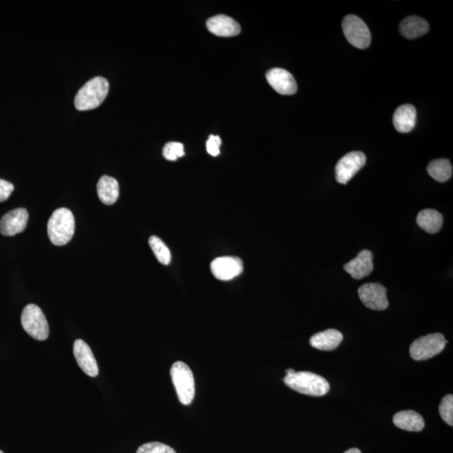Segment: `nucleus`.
Masks as SVG:
<instances>
[{
	"label": "nucleus",
	"mask_w": 453,
	"mask_h": 453,
	"mask_svg": "<svg viewBox=\"0 0 453 453\" xmlns=\"http://www.w3.org/2000/svg\"><path fill=\"white\" fill-rule=\"evenodd\" d=\"M393 422L398 428L408 432H421L425 428V421L419 413L414 411H402L393 417Z\"/></svg>",
	"instance_id": "18"
},
{
	"label": "nucleus",
	"mask_w": 453,
	"mask_h": 453,
	"mask_svg": "<svg viewBox=\"0 0 453 453\" xmlns=\"http://www.w3.org/2000/svg\"><path fill=\"white\" fill-rule=\"evenodd\" d=\"M358 292L360 300L368 309L375 311L388 309L389 301L384 285L379 283L364 284L359 288Z\"/></svg>",
	"instance_id": "9"
},
{
	"label": "nucleus",
	"mask_w": 453,
	"mask_h": 453,
	"mask_svg": "<svg viewBox=\"0 0 453 453\" xmlns=\"http://www.w3.org/2000/svg\"><path fill=\"white\" fill-rule=\"evenodd\" d=\"M439 413L442 419L447 425L453 426V397L452 395H447L443 397L439 406Z\"/></svg>",
	"instance_id": "24"
},
{
	"label": "nucleus",
	"mask_w": 453,
	"mask_h": 453,
	"mask_svg": "<svg viewBox=\"0 0 453 453\" xmlns=\"http://www.w3.org/2000/svg\"><path fill=\"white\" fill-rule=\"evenodd\" d=\"M399 32L403 37L413 39L423 36L429 30L428 22L419 16L412 15L399 24Z\"/></svg>",
	"instance_id": "20"
},
{
	"label": "nucleus",
	"mask_w": 453,
	"mask_h": 453,
	"mask_svg": "<svg viewBox=\"0 0 453 453\" xmlns=\"http://www.w3.org/2000/svg\"><path fill=\"white\" fill-rule=\"evenodd\" d=\"M373 253L368 249L362 250L358 256L344 266L345 271L352 278L361 280L371 274L373 270Z\"/></svg>",
	"instance_id": "15"
},
{
	"label": "nucleus",
	"mask_w": 453,
	"mask_h": 453,
	"mask_svg": "<svg viewBox=\"0 0 453 453\" xmlns=\"http://www.w3.org/2000/svg\"><path fill=\"white\" fill-rule=\"evenodd\" d=\"M170 376L179 402L184 406L191 404L195 397V381L190 368L182 361L175 362L170 368Z\"/></svg>",
	"instance_id": "4"
},
{
	"label": "nucleus",
	"mask_w": 453,
	"mask_h": 453,
	"mask_svg": "<svg viewBox=\"0 0 453 453\" xmlns=\"http://www.w3.org/2000/svg\"><path fill=\"white\" fill-rule=\"evenodd\" d=\"M447 341L442 333H432L421 337L412 342L410 347L411 357L416 361L428 360L441 354Z\"/></svg>",
	"instance_id": "6"
},
{
	"label": "nucleus",
	"mask_w": 453,
	"mask_h": 453,
	"mask_svg": "<svg viewBox=\"0 0 453 453\" xmlns=\"http://www.w3.org/2000/svg\"><path fill=\"white\" fill-rule=\"evenodd\" d=\"M347 42L359 49H366L371 43V34L364 21L354 15H347L342 23Z\"/></svg>",
	"instance_id": "7"
},
{
	"label": "nucleus",
	"mask_w": 453,
	"mask_h": 453,
	"mask_svg": "<svg viewBox=\"0 0 453 453\" xmlns=\"http://www.w3.org/2000/svg\"><path fill=\"white\" fill-rule=\"evenodd\" d=\"M97 191L101 201L105 205L116 204L120 196V186L116 179L103 175L97 184Z\"/></svg>",
	"instance_id": "19"
},
{
	"label": "nucleus",
	"mask_w": 453,
	"mask_h": 453,
	"mask_svg": "<svg viewBox=\"0 0 453 453\" xmlns=\"http://www.w3.org/2000/svg\"><path fill=\"white\" fill-rule=\"evenodd\" d=\"M73 354L76 359L79 367L82 371L92 378L99 376L98 363L96 361L94 354L90 347L82 340H77L74 342Z\"/></svg>",
	"instance_id": "13"
},
{
	"label": "nucleus",
	"mask_w": 453,
	"mask_h": 453,
	"mask_svg": "<svg viewBox=\"0 0 453 453\" xmlns=\"http://www.w3.org/2000/svg\"><path fill=\"white\" fill-rule=\"evenodd\" d=\"M28 211L25 209H16L4 214L0 221V232L4 236H15L20 234L27 226Z\"/></svg>",
	"instance_id": "11"
},
{
	"label": "nucleus",
	"mask_w": 453,
	"mask_h": 453,
	"mask_svg": "<svg viewBox=\"0 0 453 453\" xmlns=\"http://www.w3.org/2000/svg\"><path fill=\"white\" fill-rule=\"evenodd\" d=\"M290 389L310 397H323L329 392L330 385L325 378L311 372H294L284 378Z\"/></svg>",
	"instance_id": "1"
},
{
	"label": "nucleus",
	"mask_w": 453,
	"mask_h": 453,
	"mask_svg": "<svg viewBox=\"0 0 453 453\" xmlns=\"http://www.w3.org/2000/svg\"><path fill=\"white\" fill-rule=\"evenodd\" d=\"M222 140L218 135H210L208 142L206 143V151L212 156H218L220 154V147Z\"/></svg>",
	"instance_id": "27"
},
{
	"label": "nucleus",
	"mask_w": 453,
	"mask_h": 453,
	"mask_svg": "<svg viewBox=\"0 0 453 453\" xmlns=\"http://www.w3.org/2000/svg\"><path fill=\"white\" fill-rule=\"evenodd\" d=\"M344 453H362L359 448H351V449L347 450Z\"/></svg>",
	"instance_id": "29"
},
{
	"label": "nucleus",
	"mask_w": 453,
	"mask_h": 453,
	"mask_svg": "<svg viewBox=\"0 0 453 453\" xmlns=\"http://www.w3.org/2000/svg\"><path fill=\"white\" fill-rule=\"evenodd\" d=\"M109 83L106 78L95 77L86 82L75 97V107L79 111H87L100 106L108 94Z\"/></svg>",
	"instance_id": "2"
},
{
	"label": "nucleus",
	"mask_w": 453,
	"mask_h": 453,
	"mask_svg": "<svg viewBox=\"0 0 453 453\" xmlns=\"http://www.w3.org/2000/svg\"><path fill=\"white\" fill-rule=\"evenodd\" d=\"M244 265L241 259L235 256H224L215 259L211 263V271L215 278L220 280H230L241 275Z\"/></svg>",
	"instance_id": "10"
},
{
	"label": "nucleus",
	"mask_w": 453,
	"mask_h": 453,
	"mask_svg": "<svg viewBox=\"0 0 453 453\" xmlns=\"http://www.w3.org/2000/svg\"><path fill=\"white\" fill-rule=\"evenodd\" d=\"M162 155L168 161H177L185 156L183 144L178 142L167 143L162 151Z\"/></svg>",
	"instance_id": "25"
},
{
	"label": "nucleus",
	"mask_w": 453,
	"mask_h": 453,
	"mask_svg": "<svg viewBox=\"0 0 453 453\" xmlns=\"http://www.w3.org/2000/svg\"><path fill=\"white\" fill-rule=\"evenodd\" d=\"M14 185L6 180L0 179V202L6 201L14 191Z\"/></svg>",
	"instance_id": "28"
},
{
	"label": "nucleus",
	"mask_w": 453,
	"mask_h": 453,
	"mask_svg": "<svg viewBox=\"0 0 453 453\" xmlns=\"http://www.w3.org/2000/svg\"><path fill=\"white\" fill-rule=\"evenodd\" d=\"M393 123L395 130L399 133H409L416 126V108L411 104L399 107L394 113Z\"/></svg>",
	"instance_id": "17"
},
{
	"label": "nucleus",
	"mask_w": 453,
	"mask_h": 453,
	"mask_svg": "<svg viewBox=\"0 0 453 453\" xmlns=\"http://www.w3.org/2000/svg\"><path fill=\"white\" fill-rule=\"evenodd\" d=\"M416 223L422 230L428 234L434 235L441 230L443 217L437 210L424 209L418 213Z\"/></svg>",
	"instance_id": "21"
},
{
	"label": "nucleus",
	"mask_w": 453,
	"mask_h": 453,
	"mask_svg": "<svg viewBox=\"0 0 453 453\" xmlns=\"http://www.w3.org/2000/svg\"><path fill=\"white\" fill-rule=\"evenodd\" d=\"M75 232V219L68 209L61 208L52 213L47 224L48 236L52 244L63 246L73 239Z\"/></svg>",
	"instance_id": "3"
},
{
	"label": "nucleus",
	"mask_w": 453,
	"mask_h": 453,
	"mask_svg": "<svg viewBox=\"0 0 453 453\" xmlns=\"http://www.w3.org/2000/svg\"><path fill=\"white\" fill-rule=\"evenodd\" d=\"M206 28L211 33L220 37H236L241 32L239 23L231 17L219 15L206 21Z\"/></svg>",
	"instance_id": "14"
},
{
	"label": "nucleus",
	"mask_w": 453,
	"mask_h": 453,
	"mask_svg": "<svg viewBox=\"0 0 453 453\" xmlns=\"http://www.w3.org/2000/svg\"><path fill=\"white\" fill-rule=\"evenodd\" d=\"M428 173L435 181L445 182L452 178V166L447 159H438L430 161Z\"/></svg>",
	"instance_id": "22"
},
{
	"label": "nucleus",
	"mask_w": 453,
	"mask_h": 453,
	"mask_svg": "<svg viewBox=\"0 0 453 453\" xmlns=\"http://www.w3.org/2000/svg\"><path fill=\"white\" fill-rule=\"evenodd\" d=\"M344 336L336 329H328L326 331L314 334L310 338V345L316 349L332 351L340 345Z\"/></svg>",
	"instance_id": "16"
},
{
	"label": "nucleus",
	"mask_w": 453,
	"mask_h": 453,
	"mask_svg": "<svg viewBox=\"0 0 453 453\" xmlns=\"http://www.w3.org/2000/svg\"><path fill=\"white\" fill-rule=\"evenodd\" d=\"M266 79L275 91L283 95H293L297 85L292 73L283 68H273L266 73Z\"/></svg>",
	"instance_id": "12"
},
{
	"label": "nucleus",
	"mask_w": 453,
	"mask_h": 453,
	"mask_svg": "<svg viewBox=\"0 0 453 453\" xmlns=\"http://www.w3.org/2000/svg\"><path fill=\"white\" fill-rule=\"evenodd\" d=\"M294 372H296V371H294L293 368H288V369H287V375H288V373H294Z\"/></svg>",
	"instance_id": "30"
},
{
	"label": "nucleus",
	"mask_w": 453,
	"mask_h": 453,
	"mask_svg": "<svg viewBox=\"0 0 453 453\" xmlns=\"http://www.w3.org/2000/svg\"><path fill=\"white\" fill-rule=\"evenodd\" d=\"M136 453H177V452L166 444L153 442L143 444L138 448Z\"/></svg>",
	"instance_id": "26"
},
{
	"label": "nucleus",
	"mask_w": 453,
	"mask_h": 453,
	"mask_svg": "<svg viewBox=\"0 0 453 453\" xmlns=\"http://www.w3.org/2000/svg\"><path fill=\"white\" fill-rule=\"evenodd\" d=\"M21 324L29 335L38 341H45L49 336V325L46 316L35 304L26 306L22 311Z\"/></svg>",
	"instance_id": "5"
},
{
	"label": "nucleus",
	"mask_w": 453,
	"mask_h": 453,
	"mask_svg": "<svg viewBox=\"0 0 453 453\" xmlns=\"http://www.w3.org/2000/svg\"><path fill=\"white\" fill-rule=\"evenodd\" d=\"M149 244L154 254L162 265L168 266L171 261L170 249L166 244L157 236H151L149 240Z\"/></svg>",
	"instance_id": "23"
},
{
	"label": "nucleus",
	"mask_w": 453,
	"mask_h": 453,
	"mask_svg": "<svg viewBox=\"0 0 453 453\" xmlns=\"http://www.w3.org/2000/svg\"><path fill=\"white\" fill-rule=\"evenodd\" d=\"M0 453H4L1 450H0Z\"/></svg>",
	"instance_id": "31"
},
{
	"label": "nucleus",
	"mask_w": 453,
	"mask_h": 453,
	"mask_svg": "<svg viewBox=\"0 0 453 453\" xmlns=\"http://www.w3.org/2000/svg\"><path fill=\"white\" fill-rule=\"evenodd\" d=\"M366 163V156L361 151H353L342 157L335 167L337 182L347 184Z\"/></svg>",
	"instance_id": "8"
}]
</instances>
